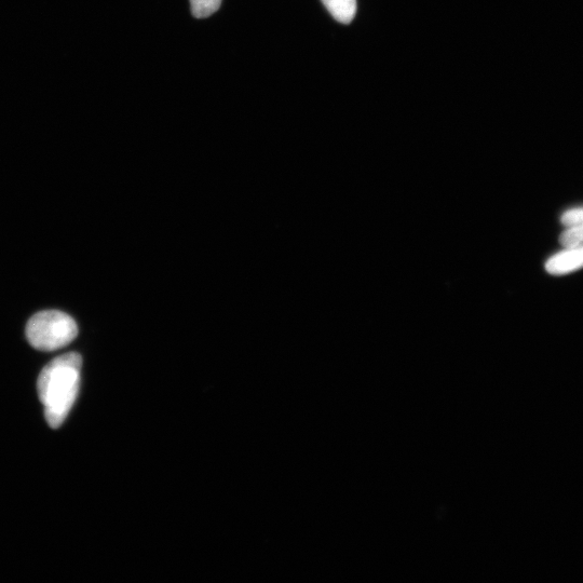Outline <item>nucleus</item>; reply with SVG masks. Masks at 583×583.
I'll list each match as a JSON object with an SVG mask.
<instances>
[{
    "label": "nucleus",
    "mask_w": 583,
    "mask_h": 583,
    "mask_svg": "<svg viewBox=\"0 0 583 583\" xmlns=\"http://www.w3.org/2000/svg\"><path fill=\"white\" fill-rule=\"evenodd\" d=\"M78 335L75 320L59 310L34 315L26 325V337L40 351H54L70 345Z\"/></svg>",
    "instance_id": "f03ea898"
},
{
    "label": "nucleus",
    "mask_w": 583,
    "mask_h": 583,
    "mask_svg": "<svg viewBox=\"0 0 583 583\" xmlns=\"http://www.w3.org/2000/svg\"><path fill=\"white\" fill-rule=\"evenodd\" d=\"M193 16L197 19H206L214 15L221 8L222 0H189Z\"/></svg>",
    "instance_id": "39448f33"
},
{
    "label": "nucleus",
    "mask_w": 583,
    "mask_h": 583,
    "mask_svg": "<svg viewBox=\"0 0 583 583\" xmlns=\"http://www.w3.org/2000/svg\"><path fill=\"white\" fill-rule=\"evenodd\" d=\"M321 2L337 22L350 24L356 17L357 0H321Z\"/></svg>",
    "instance_id": "20e7f679"
},
{
    "label": "nucleus",
    "mask_w": 583,
    "mask_h": 583,
    "mask_svg": "<svg viewBox=\"0 0 583 583\" xmlns=\"http://www.w3.org/2000/svg\"><path fill=\"white\" fill-rule=\"evenodd\" d=\"M560 242L564 247L573 248L583 244V223L568 227L562 234Z\"/></svg>",
    "instance_id": "423d86ee"
},
{
    "label": "nucleus",
    "mask_w": 583,
    "mask_h": 583,
    "mask_svg": "<svg viewBox=\"0 0 583 583\" xmlns=\"http://www.w3.org/2000/svg\"><path fill=\"white\" fill-rule=\"evenodd\" d=\"M583 267V244L551 257L546 269L551 275H566Z\"/></svg>",
    "instance_id": "7ed1b4c3"
},
{
    "label": "nucleus",
    "mask_w": 583,
    "mask_h": 583,
    "mask_svg": "<svg viewBox=\"0 0 583 583\" xmlns=\"http://www.w3.org/2000/svg\"><path fill=\"white\" fill-rule=\"evenodd\" d=\"M81 365L80 355L69 352L52 360L38 377L39 400L44 405L47 423L53 429L64 423L77 399Z\"/></svg>",
    "instance_id": "f257e3e1"
},
{
    "label": "nucleus",
    "mask_w": 583,
    "mask_h": 583,
    "mask_svg": "<svg viewBox=\"0 0 583 583\" xmlns=\"http://www.w3.org/2000/svg\"><path fill=\"white\" fill-rule=\"evenodd\" d=\"M562 223L567 226H575L583 223V208L573 209L567 211L562 216Z\"/></svg>",
    "instance_id": "0eeeda50"
}]
</instances>
